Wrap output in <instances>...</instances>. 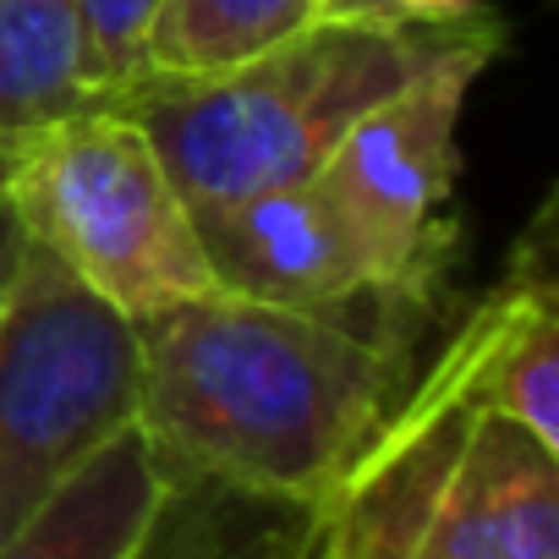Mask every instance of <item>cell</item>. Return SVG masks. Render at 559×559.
Wrapping results in <instances>:
<instances>
[{"mask_svg": "<svg viewBox=\"0 0 559 559\" xmlns=\"http://www.w3.org/2000/svg\"><path fill=\"white\" fill-rule=\"evenodd\" d=\"M159 0H83L88 17V50H94V83L105 94L127 88L138 78V56H143V34Z\"/></svg>", "mask_w": 559, "mask_h": 559, "instance_id": "obj_12", "label": "cell"}, {"mask_svg": "<svg viewBox=\"0 0 559 559\" xmlns=\"http://www.w3.org/2000/svg\"><path fill=\"white\" fill-rule=\"evenodd\" d=\"M138 330V433L165 472L330 504L335 483L417 373L335 319L198 292Z\"/></svg>", "mask_w": 559, "mask_h": 559, "instance_id": "obj_1", "label": "cell"}, {"mask_svg": "<svg viewBox=\"0 0 559 559\" xmlns=\"http://www.w3.org/2000/svg\"><path fill=\"white\" fill-rule=\"evenodd\" d=\"M17 258H23V230H17V219H12V203H7V181H0V286H7V280H12Z\"/></svg>", "mask_w": 559, "mask_h": 559, "instance_id": "obj_14", "label": "cell"}, {"mask_svg": "<svg viewBox=\"0 0 559 559\" xmlns=\"http://www.w3.org/2000/svg\"><path fill=\"white\" fill-rule=\"evenodd\" d=\"M412 559H559V450L477 412Z\"/></svg>", "mask_w": 559, "mask_h": 559, "instance_id": "obj_7", "label": "cell"}, {"mask_svg": "<svg viewBox=\"0 0 559 559\" xmlns=\"http://www.w3.org/2000/svg\"><path fill=\"white\" fill-rule=\"evenodd\" d=\"M159 493L165 466L132 423L0 543V559H127L154 521Z\"/></svg>", "mask_w": 559, "mask_h": 559, "instance_id": "obj_8", "label": "cell"}, {"mask_svg": "<svg viewBox=\"0 0 559 559\" xmlns=\"http://www.w3.org/2000/svg\"><path fill=\"white\" fill-rule=\"evenodd\" d=\"M379 17V23H472L483 0H319V17Z\"/></svg>", "mask_w": 559, "mask_h": 559, "instance_id": "obj_13", "label": "cell"}, {"mask_svg": "<svg viewBox=\"0 0 559 559\" xmlns=\"http://www.w3.org/2000/svg\"><path fill=\"white\" fill-rule=\"evenodd\" d=\"M99 99L83 0H0V154Z\"/></svg>", "mask_w": 559, "mask_h": 559, "instance_id": "obj_10", "label": "cell"}, {"mask_svg": "<svg viewBox=\"0 0 559 559\" xmlns=\"http://www.w3.org/2000/svg\"><path fill=\"white\" fill-rule=\"evenodd\" d=\"M493 56L499 28L379 99L319 170L368 252L379 292L417 319H433L455 263L450 198L461 176V110Z\"/></svg>", "mask_w": 559, "mask_h": 559, "instance_id": "obj_5", "label": "cell"}, {"mask_svg": "<svg viewBox=\"0 0 559 559\" xmlns=\"http://www.w3.org/2000/svg\"><path fill=\"white\" fill-rule=\"evenodd\" d=\"M319 17V0H159L138 78H214L274 45H286Z\"/></svg>", "mask_w": 559, "mask_h": 559, "instance_id": "obj_11", "label": "cell"}, {"mask_svg": "<svg viewBox=\"0 0 559 559\" xmlns=\"http://www.w3.org/2000/svg\"><path fill=\"white\" fill-rule=\"evenodd\" d=\"M493 34V23L313 17L214 78H132L110 99L148 132L192 214L313 181L341 138L395 88Z\"/></svg>", "mask_w": 559, "mask_h": 559, "instance_id": "obj_2", "label": "cell"}, {"mask_svg": "<svg viewBox=\"0 0 559 559\" xmlns=\"http://www.w3.org/2000/svg\"><path fill=\"white\" fill-rule=\"evenodd\" d=\"M23 247L45 252L83 292L127 319L219 292L198 219L148 132L116 105H83L0 154Z\"/></svg>", "mask_w": 559, "mask_h": 559, "instance_id": "obj_3", "label": "cell"}, {"mask_svg": "<svg viewBox=\"0 0 559 559\" xmlns=\"http://www.w3.org/2000/svg\"><path fill=\"white\" fill-rule=\"evenodd\" d=\"M132 423V319L23 247L0 286V543Z\"/></svg>", "mask_w": 559, "mask_h": 559, "instance_id": "obj_4", "label": "cell"}, {"mask_svg": "<svg viewBox=\"0 0 559 559\" xmlns=\"http://www.w3.org/2000/svg\"><path fill=\"white\" fill-rule=\"evenodd\" d=\"M297 559H324V521H319V532H313V543L297 554Z\"/></svg>", "mask_w": 559, "mask_h": 559, "instance_id": "obj_15", "label": "cell"}, {"mask_svg": "<svg viewBox=\"0 0 559 559\" xmlns=\"http://www.w3.org/2000/svg\"><path fill=\"white\" fill-rule=\"evenodd\" d=\"M319 521L324 504H292L214 477L165 472L159 510L127 559H297Z\"/></svg>", "mask_w": 559, "mask_h": 559, "instance_id": "obj_9", "label": "cell"}, {"mask_svg": "<svg viewBox=\"0 0 559 559\" xmlns=\"http://www.w3.org/2000/svg\"><path fill=\"white\" fill-rule=\"evenodd\" d=\"M192 219H198V241L219 292L335 319L401 357H417V335L428 330V319L406 313L401 302L379 292L368 252L352 219L341 214L335 192L324 187V176L252 192L241 203H225Z\"/></svg>", "mask_w": 559, "mask_h": 559, "instance_id": "obj_6", "label": "cell"}]
</instances>
